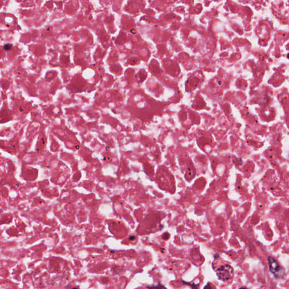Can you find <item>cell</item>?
I'll return each instance as SVG.
<instances>
[{
    "instance_id": "cell-2",
    "label": "cell",
    "mask_w": 289,
    "mask_h": 289,
    "mask_svg": "<svg viewBox=\"0 0 289 289\" xmlns=\"http://www.w3.org/2000/svg\"><path fill=\"white\" fill-rule=\"evenodd\" d=\"M268 263L270 266V270L272 273H273L275 277L279 279H282L285 276V270L282 268L277 261L272 257L269 256Z\"/></svg>"
},
{
    "instance_id": "cell-3",
    "label": "cell",
    "mask_w": 289,
    "mask_h": 289,
    "mask_svg": "<svg viewBox=\"0 0 289 289\" xmlns=\"http://www.w3.org/2000/svg\"><path fill=\"white\" fill-rule=\"evenodd\" d=\"M12 45L11 44H6L4 47H3V49L5 50H10L11 48H12Z\"/></svg>"
},
{
    "instance_id": "cell-1",
    "label": "cell",
    "mask_w": 289,
    "mask_h": 289,
    "mask_svg": "<svg viewBox=\"0 0 289 289\" xmlns=\"http://www.w3.org/2000/svg\"><path fill=\"white\" fill-rule=\"evenodd\" d=\"M216 274L220 280L226 281L233 278L234 270L230 265L225 264L221 266L217 270Z\"/></svg>"
}]
</instances>
